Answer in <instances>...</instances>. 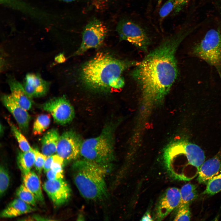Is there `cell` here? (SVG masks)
Wrapping results in <instances>:
<instances>
[{
    "instance_id": "cell-1",
    "label": "cell",
    "mask_w": 221,
    "mask_h": 221,
    "mask_svg": "<svg viewBox=\"0 0 221 221\" xmlns=\"http://www.w3.org/2000/svg\"><path fill=\"white\" fill-rule=\"evenodd\" d=\"M183 34L177 33L167 37L135 66L132 75L145 100L162 99L176 79V53Z\"/></svg>"
},
{
    "instance_id": "cell-2",
    "label": "cell",
    "mask_w": 221,
    "mask_h": 221,
    "mask_svg": "<svg viewBox=\"0 0 221 221\" xmlns=\"http://www.w3.org/2000/svg\"><path fill=\"white\" fill-rule=\"evenodd\" d=\"M138 62L119 60L103 52L97 53L82 68V81L89 88L103 91L114 88L122 78L121 75L129 68L135 66Z\"/></svg>"
},
{
    "instance_id": "cell-3",
    "label": "cell",
    "mask_w": 221,
    "mask_h": 221,
    "mask_svg": "<svg viewBox=\"0 0 221 221\" xmlns=\"http://www.w3.org/2000/svg\"><path fill=\"white\" fill-rule=\"evenodd\" d=\"M107 165L101 164L84 159L76 161L72 165L75 184L81 195L85 199L99 200L107 194L105 181Z\"/></svg>"
},
{
    "instance_id": "cell-4",
    "label": "cell",
    "mask_w": 221,
    "mask_h": 221,
    "mask_svg": "<svg viewBox=\"0 0 221 221\" xmlns=\"http://www.w3.org/2000/svg\"><path fill=\"white\" fill-rule=\"evenodd\" d=\"M115 124L109 123L98 136L83 141L80 155L85 160L98 164L108 165L114 155Z\"/></svg>"
},
{
    "instance_id": "cell-5",
    "label": "cell",
    "mask_w": 221,
    "mask_h": 221,
    "mask_svg": "<svg viewBox=\"0 0 221 221\" xmlns=\"http://www.w3.org/2000/svg\"><path fill=\"white\" fill-rule=\"evenodd\" d=\"M194 53L211 65L221 68V35L214 29L206 33L201 41L193 48Z\"/></svg>"
},
{
    "instance_id": "cell-6",
    "label": "cell",
    "mask_w": 221,
    "mask_h": 221,
    "mask_svg": "<svg viewBox=\"0 0 221 221\" xmlns=\"http://www.w3.org/2000/svg\"><path fill=\"white\" fill-rule=\"evenodd\" d=\"M116 30L120 39L129 42L142 51H147L149 38L139 25L132 21L123 20L118 23Z\"/></svg>"
},
{
    "instance_id": "cell-7",
    "label": "cell",
    "mask_w": 221,
    "mask_h": 221,
    "mask_svg": "<svg viewBox=\"0 0 221 221\" xmlns=\"http://www.w3.org/2000/svg\"><path fill=\"white\" fill-rule=\"evenodd\" d=\"M107 31L106 25L99 20H93L88 23L83 29L81 45L74 55H81L90 49L99 47Z\"/></svg>"
},
{
    "instance_id": "cell-8",
    "label": "cell",
    "mask_w": 221,
    "mask_h": 221,
    "mask_svg": "<svg viewBox=\"0 0 221 221\" xmlns=\"http://www.w3.org/2000/svg\"><path fill=\"white\" fill-rule=\"evenodd\" d=\"M40 108L50 113L54 121L61 125L71 122L75 115L73 106L64 96L52 98L42 104Z\"/></svg>"
},
{
    "instance_id": "cell-9",
    "label": "cell",
    "mask_w": 221,
    "mask_h": 221,
    "mask_svg": "<svg viewBox=\"0 0 221 221\" xmlns=\"http://www.w3.org/2000/svg\"><path fill=\"white\" fill-rule=\"evenodd\" d=\"M83 141L74 131H65L60 136L56 154L62 158L64 162L75 160L80 155Z\"/></svg>"
},
{
    "instance_id": "cell-10",
    "label": "cell",
    "mask_w": 221,
    "mask_h": 221,
    "mask_svg": "<svg viewBox=\"0 0 221 221\" xmlns=\"http://www.w3.org/2000/svg\"><path fill=\"white\" fill-rule=\"evenodd\" d=\"M165 153L181 154L186 157L188 165L196 167L198 172L200 167L205 161V155L198 145L186 141H182L169 148Z\"/></svg>"
},
{
    "instance_id": "cell-11",
    "label": "cell",
    "mask_w": 221,
    "mask_h": 221,
    "mask_svg": "<svg viewBox=\"0 0 221 221\" xmlns=\"http://www.w3.org/2000/svg\"><path fill=\"white\" fill-rule=\"evenodd\" d=\"M44 189L56 206L67 201L71 195L70 188L63 178L46 180L43 185Z\"/></svg>"
},
{
    "instance_id": "cell-12",
    "label": "cell",
    "mask_w": 221,
    "mask_h": 221,
    "mask_svg": "<svg viewBox=\"0 0 221 221\" xmlns=\"http://www.w3.org/2000/svg\"><path fill=\"white\" fill-rule=\"evenodd\" d=\"M181 200L180 189L176 187L167 189L160 199L156 211L155 219L162 220L179 206Z\"/></svg>"
},
{
    "instance_id": "cell-13",
    "label": "cell",
    "mask_w": 221,
    "mask_h": 221,
    "mask_svg": "<svg viewBox=\"0 0 221 221\" xmlns=\"http://www.w3.org/2000/svg\"><path fill=\"white\" fill-rule=\"evenodd\" d=\"M1 100L4 106L15 118L21 130L24 133H27L31 118L27 110L20 106L10 94L3 95Z\"/></svg>"
},
{
    "instance_id": "cell-14",
    "label": "cell",
    "mask_w": 221,
    "mask_h": 221,
    "mask_svg": "<svg viewBox=\"0 0 221 221\" xmlns=\"http://www.w3.org/2000/svg\"><path fill=\"white\" fill-rule=\"evenodd\" d=\"M22 85L27 95L32 99L45 95L49 90V83L38 74L29 73L25 76Z\"/></svg>"
},
{
    "instance_id": "cell-15",
    "label": "cell",
    "mask_w": 221,
    "mask_h": 221,
    "mask_svg": "<svg viewBox=\"0 0 221 221\" xmlns=\"http://www.w3.org/2000/svg\"><path fill=\"white\" fill-rule=\"evenodd\" d=\"M221 172V153L205 161L198 172L197 180L200 184H207Z\"/></svg>"
},
{
    "instance_id": "cell-16",
    "label": "cell",
    "mask_w": 221,
    "mask_h": 221,
    "mask_svg": "<svg viewBox=\"0 0 221 221\" xmlns=\"http://www.w3.org/2000/svg\"><path fill=\"white\" fill-rule=\"evenodd\" d=\"M10 94L16 102L21 107L29 110L32 107V99L26 93L23 85L15 79L10 78L8 80Z\"/></svg>"
},
{
    "instance_id": "cell-17",
    "label": "cell",
    "mask_w": 221,
    "mask_h": 221,
    "mask_svg": "<svg viewBox=\"0 0 221 221\" xmlns=\"http://www.w3.org/2000/svg\"><path fill=\"white\" fill-rule=\"evenodd\" d=\"M35 208L19 198L11 202L2 210L0 217L4 218H11L18 216L23 214L34 211Z\"/></svg>"
},
{
    "instance_id": "cell-18",
    "label": "cell",
    "mask_w": 221,
    "mask_h": 221,
    "mask_svg": "<svg viewBox=\"0 0 221 221\" xmlns=\"http://www.w3.org/2000/svg\"><path fill=\"white\" fill-rule=\"evenodd\" d=\"M60 135L58 130L51 129L42 137L41 140V153L47 157L56 153L57 145Z\"/></svg>"
},
{
    "instance_id": "cell-19",
    "label": "cell",
    "mask_w": 221,
    "mask_h": 221,
    "mask_svg": "<svg viewBox=\"0 0 221 221\" xmlns=\"http://www.w3.org/2000/svg\"><path fill=\"white\" fill-rule=\"evenodd\" d=\"M24 184L34 196L36 200L41 203L44 201V198L41 189L40 181L37 174L30 171L23 175Z\"/></svg>"
},
{
    "instance_id": "cell-20",
    "label": "cell",
    "mask_w": 221,
    "mask_h": 221,
    "mask_svg": "<svg viewBox=\"0 0 221 221\" xmlns=\"http://www.w3.org/2000/svg\"><path fill=\"white\" fill-rule=\"evenodd\" d=\"M35 158L34 149L28 152H19L17 156V165L22 173L25 175L31 170L34 165Z\"/></svg>"
},
{
    "instance_id": "cell-21",
    "label": "cell",
    "mask_w": 221,
    "mask_h": 221,
    "mask_svg": "<svg viewBox=\"0 0 221 221\" xmlns=\"http://www.w3.org/2000/svg\"><path fill=\"white\" fill-rule=\"evenodd\" d=\"M181 200L179 205L190 204L198 196L197 186L187 183L183 186L180 189Z\"/></svg>"
},
{
    "instance_id": "cell-22",
    "label": "cell",
    "mask_w": 221,
    "mask_h": 221,
    "mask_svg": "<svg viewBox=\"0 0 221 221\" xmlns=\"http://www.w3.org/2000/svg\"><path fill=\"white\" fill-rule=\"evenodd\" d=\"M51 117L48 114H41L36 119L33 125V132L34 135L41 134L49 126Z\"/></svg>"
},
{
    "instance_id": "cell-23",
    "label": "cell",
    "mask_w": 221,
    "mask_h": 221,
    "mask_svg": "<svg viewBox=\"0 0 221 221\" xmlns=\"http://www.w3.org/2000/svg\"><path fill=\"white\" fill-rule=\"evenodd\" d=\"M7 120L11 131L16 139L21 151L26 152L33 150L27 139L16 126L10 120L8 119Z\"/></svg>"
},
{
    "instance_id": "cell-24",
    "label": "cell",
    "mask_w": 221,
    "mask_h": 221,
    "mask_svg": "<svg viewBox=\"0 0 221 221\" xmlns=\"http://www.w3.org/2000/svg\"><path fill=\"white\" fill-rule=\"evenodd\" d=\"M187 0H168L160 10L159 15L161 19L168 16L172 11L179 8Z\"/></svg>"
},
{
    "instance_id": "cell-25",
    "label": "cell",
    "mask_w": 221,
    "mask_h": 221,
    "mask_svg": "<svg viewBox=\"0 0 221 221\" xmlns=\"http://www.w3.org/2000/svg\"><path fill=\"white\" fill-rule=\"evenodd\" d=\"M221 191V172L213 178L207 184L203 194L209 196L214 195Z\"/></svg>"
},
{
    "instance_id": "cell-26",
    "label": "cell",
    "mask_w": 221,
    "mask_h": 221,
    "mask_svg": "<svg viewBox=\"0 0 221 221\" xmlns=\"http://www.w3.org/2000/svg\"><path fill=\"white\" fill-rule=\"evenodd\" d=\"M16 194L18 197L31 206L36 205L37 201L34 196L24 184H21L17 189Z\"/></svg>"
},
{
    "instance_id": "cell-27",
    "label": "cell",
    "mask_w": 221,
    "mask_h": 221,
    "mask_svg": "<svg viewBox=\"0 0 221 221\" xmlns=\"http://www.w3.org/2000/svg\"><path fill=\"white\" fill-rule=\"evenodd\" d=\"M10 176L7 170L1 165L0 167V196L2 197L7 190L10 184Z\"/></svg>"
},
{
    "instance_id": "cell-28",
    "label": "cell",
    "mask_w": 221,
    "mask_h": 221,
    "mask_svg": "<svg viewBox=\"0 0 221 221\" xmlns=\"http://www.w3.org/2000/svg\"><path fill=\"white\" fill-rule=\"evenodd\" d=\"M189 204H184L178 206L174 221H189L191 218V213Z\"/></svg>"
},
{
    "instance_id": "cell-29",
    "label": "cell",
    "mask_w": 221,
    "mask_h": 221,
    "mask_svg": "<svg viewBox=\"0 0 221 221\" xmlns=\"http://www.w3.org/2000/svg\"><path fill=\"white\" fill-rule=\"evenodd\" d=\"M35 158L34 165L38 173L40 174L43 169L44 165L47 157L37 149H34Z\"/></svg>"
},
{
    "instance_id": "cell-30",
    "label": "cell",
    "mask_w": 221,
    "mask_h": 221,
    "mask_svg": "<svg viewBox=\"0 0 221 221\" xmlns=\"http://www.w3.org/2000/svg\"><path fill=\"white\" fill-rule=\"evenodd\" d=\"M64 162L63 159L57 154H56L53 155L51 169L56 172L63 174Z\"/></svg>"
},
{
    "instance_id": "cell-31",
    "label": "cell",
    "mask_w": 221,
    "mask_h": 221,
    "mask_svg": "<svg viewBox=\"0 0 221 221\" xmlns=\"http://www.w3.org/2000/svg\"><path fill=\"white\" fill-rule=\"evenodd\" d=\"M48 180H53L63 178V174L58 173L50 169L46 173Z\"/></svg>"
},
{
    "instance_id": "cell-32",
    "label": "cell",
    "mask_w": 221,
    "mask_h": 221,
    "mask_svg": "<svg viewBox=\"0 0 221 221\" xmlns=\"http://www.w3.org/2000/svg\"><path fill=\"white\" fill-rule=\"evenodd\" d=\"M53 155L47 157L45 161L43 169L45 173L51 169L53 161Z\"/></svg>"
},
{
    "instance_id": "cell-33",
    "label": "cell",
    "mask_w": 221,
    "mask_h": 221,
    "mask_svg": "<svg viewBox=\"0 0 221 221\" xmlns=\"http://www.w3.org/2000/svg\"><path fill=\"white\" fill-rule=\"evenodd\" d=\"M141 221H152L153 220L149 212H147L142 217Z\"/></svg>"
},
{
    "instance_id": "cell-34",
    "label": "cell",
    "mask_w": 221,
    "mask_h": 221,
    "mask_svg": "<svg viewBox=\"0 0 221 221\" xmlns=\"http://www.w3.org/2000/svg\"><path fill=\"white\" fill-rule=\"evenodd\" d=\"M3 133V126L1 124V125H0V134H1V135Z\"/></svg>"
},
{
    "instance_id": "cell-35",
    "label": "cell",
    "mask_w": 221,
    "mask_h": 221,
    "mask_svg": "<svg viewBox=\"0 0 221 221\" xmlns=\"http://www.w3.org/2000/svg\"><path fill=\"white\" fill-rule=\"evenodd\" d=\"M145 109V107L144 105H142L141 107L140 110L141 111H144Z\"/></svg>"
},
{
    "instance_id": "cell-36",
    "label": "cell",
    "mask_w": 221,
    "mask_h": 221,
    "mask_svg": "<svg viewBox=\"0 0 221 221\" xmlns=\"http://www.w3.org/2000/svg\"><path fill=\"white\" fill-rule=\"evenodd\" d=\"M163 0H158L157 2L158 6H159L161 4Z\"/></svg>"
},
{
    "instance_id": "cell-37",
    "label": "cell",
    "mask_w": 221,
    "mask_h": 221,
    "mask_svg": "<svg viewBox=\"0 0 221 221\" xmlns=\"http://www.w3.org/2000/svg\"><path fill=\"white\" fill-rule=\"evenodd\" d=\"M64 1L66 2H71L73 1H74L75 0H63Z\"/></svg>"
}]
</instances>
